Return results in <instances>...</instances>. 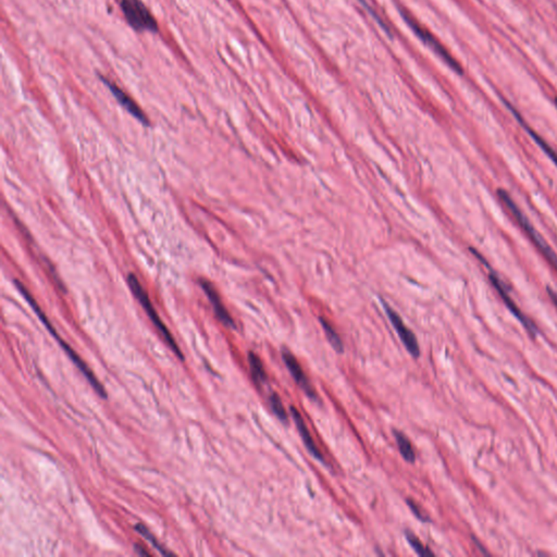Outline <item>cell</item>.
<instances>
[{"label": "cell", "mask_w": 557, "mask_h": 557, "mask_svg": "<svg viewBox=\"0 0 557 557\" xmlns=\"http://www.w3.org/2000/svg\"><path fill=\"white\" fill-rule=\"evenodd\" d=\"M118 3L132 28L138 32H157V21L142 0H118Z\"/></svg>", "instance_id": "4"}, {"label": "cell", "mask_w": 557, "mask_h": 557, "mask_svg": "<svg viewBox=\"0 0 557 557\" xmlns=\"http://www.w3.org/2000/svg\"><path fill=\"white\" fill-rule=\"evenodd\" d=\"M555 103H556L557 106V99H555Z\"/></svg>", "instance_id": "22"}, {"label": "cell", "mask_w": 557, "mask_h": 557, "mask_svg": "<svg viewBox=\"0 0 557 557\" xmlns=\"http://www.w3.org/2000/svg\"><path fill=\"white\" fill-rule=\"evenodd\" d=\"M406 502H407L410 510H412L414 515L416 516L418 519L422 520V522H428L429 518L427 517L424 514H422V510H420V507H418V505H417L414 501H412V500H406Z\"/></svg>", "instance_id": "19"}, {"label": "cell", "mask_w": 557, "mask_h": 557, "mask_svg": "<svg viewBox=\"0 0 557 557\" xmlns=\"http://www.w3.org/2000/svg\"><path fill=\"white\" fill-rule=\"evenodd\" d=\"M135 529L136 531L138 532V534H141L142 536H145V538L147 539L148 541H150V544H152V546H154V548H157V550L159 551V552L162 553V554L164 555L174 554V553L168 552V551L164 550V548H162V546H160L159 544H158V541L156 540V538H154V536H152V534H150V531H148L147 528L144 527L143 524H136Z\"/></svg>", "instance_id": "18"}, {"label": "cell", "mask_w": 557, "mask_h": 557, "mask_svg": "<svg viewBox=\"0 0 557 557\" xmlns=\"http://www.w3.org/2000/svg\"><path fill=\"white\" fill-rule=\"evenodd\" d=\"M282 359H283L284 364H286V367H288L291 375L294 378L296 383L300 386V389L306 393V395L308 396V398H313V400H318V396H317L314 386L309 382L308 378L305 375L304 370L300 367V363H298V359H296V356L290 353L288 349H283V351H282Z\"/></svg>", "instance_id": "8"}, {"label": "cell", "mask_w": 557, "mask_h": 557, "mask_svg": "<svg viewBox=\"0 0 557 557\" xmlns=\"http://www.w3.org/2000/svg\"><path fill=\"white\" fill-rule=\"evenodd\" d=\"M101 81L107 85L108 89H111V93H113V96L116 97L118 101H119L120 105L122 107L125 108V111L128 113H131L135 119H137L138 121L142 122L144 125H150V121H148V118L146 117L145 113L144 111H142L141 107L129 96V95L125 93V91H122L118 85H116L115 83L111 82V81L108 80L106 77H101Z\"/></svg>", "instance_id": "9"}, {"label": "cell", "mask_w": 557, "mask_h": 557, "mask_svg": "<svg viewBox=\"0 0 557 557\" xmlns=\"http://www.w3.org/2000/svg\"><path fill=\"white\" fill-rule=\"evenodd\" d=\"M135 550H136V552L138 553V554L150 555V553L145 552V551H143V548H141V546H135Z\"/></svg>", "instance_id": "21"}, {"label": "cell", "mask_w": 557, "mask_h": 557, "mask_svg": "<svg viewBox=\"0 0 557 557\" xmlns=\"http://www.w3.org/2000/svg\"><path fill=\"white\" fill-rule=\"evenodd\" d=\"M507 106L508 108H510V111H512V113H513L514 116H515L516 119H517L518 121L520 122V125H522V127L524 128V129L527 130L528 133H529L530 136H531V137L534 138V141H536V143H538V145L540 146L541 150H544V152H546V154H548V157H550L551 159H552V162H554V164H556L557 166V152H555L554 150H553L552 146H551L550 144L546 143V142L544 141V138L541 137V136L539 135V134H536V132H534V130H532L531 128H530L529 125H528L527 123H526V121H524V120L522 119V116H520L519 113H517V111H516L515 108H514L513 106L510 105V103H507Z\"/></svg>", "instance_id": "12"}, {"label": "cell", "mask_w": 557, "mask_h": 557, "mask_svg": "<svg viewBox=\"0 0 557 557\" xmlns=\"http://www.w3.org/2000/svg\"><path fill=\"white\" fill-rule=\"evenodd\" d=\"M249 364L251 368L252 378L257 386H262L267 382V375H266L265 368L262 365L259 357L253 351L249 353Z\"/></svg>", "instance_id": "13"}, {"label": "cell", "mask_w": 557, "mask_h": 557, "mask_svg": "<svg viewBox=\"0 0 557 557\" xmlns=\"http://www.w3.org/2000/svg\"><path fill=\"white\" fill-rule=\"evenodd\" d=\"M383 306L384 309H386V315L389 317L390 321H391L392 325H393L394 329H395L396 332H398V337L402 339V342L405 345L408 353H410L412 357H415V359L420 357V349L418 341H417L416 339V335L405 326V323H404L402 318L398 316V313L394 312L393 309H392L389 305H386V303H383Z\"/></svg>", "instance_id": "5"}, {"label": "cell", "mask_w": 557, "mask_h": 557, "mask_svg": "<svg viewBox=\"0 0 557 557\" xmlns=\"http://www.w3.org/2000/svg\"><path fill=\"white\" fill-rule=\"evenodd\" d=\"M394 437H395L396 442H398V450L400 454L403 456L408 463H412L416 461V455H415L414 449H412V443L408 440L407 437L400 431L394 430Z\"/></svg>", "instance_id": "14"}, {"label": "cell", "mask_w": 557, "mask_h": 557, "mask_svg": "<svg viewBox=\"0 0 557 557\" xmlns=\"http://www.w3.org/2000/svg\"><path fill=\"white\" fill-rule=\"evenodd\" d=\"M14 283H16V286H17V288H19V291L20 292H21L22 296H24V298H26V300H28V304L30 305V307L33 308L34 312H35L36 314H38V316L40 317V320L43 321V323H44L45 326H46V328H47L48 330H50V332L52 333V334L54 335L55 337H56L57 341H58L59 342V344H60L61 347H62V349H64V351H66L67 354H68V356L69 357H70L71 361H72L73 363L75 364V366H77V367L81 370V373H82L83 375H84V377L86 378L87 381L89 382V384H91V386H93V388H94L95 391H96L97 393H99V395H101V398H107V393H106L105 388H103V386H101V382H99V379H97V378L95 377L94 373H93V371H91V370L89 369V366H87L86 364H85L84 361H82V359H81L80 356L77 355V354L75 353V351H73V349H71V347H69V345L67 344L66 342H64V339H60V337H59V335L57 334L56 330H55L54 327L52 326V323L50 322V320H48L47 317H46V315H45L44 313H43L42 309H40V307L38 306V303H36V300H34L33 298H32V296H30V292H28V288H26V286H24L23 284L21 283V282L17 281V280L14 281Z\"/></svg>", "instance_id": "1"}, {"label": "cell", "mask_w": 557, "mask_h": 557, "mask_svg": "<svg viewBox=\"0 0 557 557\" xmlns=\"http://www.w3.org/2000/svg\"><path fill=\"white\" fill-rule=\"evenodd\" d=\"M128 283H129L130 288L133 292L134 296L137 298L138 302L141 303L142 306L145 309L146 314L148 315L150 320L154 323V326L156 327L158 332L160 333L162 339H164V342L178 355L179 359H184L183 354L181 353L180 349H179L178 344H176V339H174L170 331L164 326V323L162 322V319L158 316L157 312L152 306L150 296H148L146 291L144 290L141 282L138 281V278L133 274H130L129 276H128Z\"/></svg>", "instance_id": "3"}, {"label": "cell", "mask_w": 557, "mask_h": 557, "mask_svg": "<svg viewBox=\"0 0 557 557\" xmlns=\"http://www.w3.org/2000/svg\"><path fill=\"white\" fill-rule=\"evenodd\" d=\"M497 195H499L500 199L503 202V204L507 207L514 219L517 221L518 225L524 230V233L528 235L530 241L534 243V245L540 252L541 255L544 256L546 261L557 271V255L551 249V246L546 243L542 235L536 231V227L531 225L529 219L518 208L517 205L514 202V199L510 197V195L505 190L497 191Z\"/></svg>", "instance_id": "2"}, {"label": "cell", "mask_w": 557, "mask_h": 557, "mask_svg": "<svg viewBox=\"0 0 557 557\" xmlns=\"http://www.w3.org/2000/svg\"><path fill=\"white\" fill-rule=\"evenodd\" d=\"M405 536L406 539H407L408 544L412 546V548H414L417 554L420 555V556H433V555H434L430 550H428V548L420 542V539L417 538L412 532L406 531Z\"/></svg>", "instance_id": "17"}, {"label": "cell", "mask_w": 557, "mask_h": 557, "mask_svg": "<svg viewBox=\"0 0 557 557\" xmlns=\"http://www.w3.org/2000/svg\"><path fill=\"white\" fill-rule=\"evenodd\" d=\"M199 286H202L205 294H206L208 300H210L211 305H213V310H215V316L218 317L219 320H220L225 327L235 328V321H233V319L230 316L225 307L223 306L220 296H219L218 292L215 291V288H213V284H211L210 282L201 280V281H199Z\"/></svg>", "instance_id": "10"}, {"label": "cell", "mask_w": 557, "mask_h": 557, "mask_svg": "<svg viewBox=\"0 0 557 557\" xmlns=\"http://www.w3.org/2000/svg\"><path fill=\"white\" fill-rule=\"evenodd\" d=\"M548 296H550L551 300L552 302L554 303L555 306L557 308V293L554 292L552 288H548Z\"/></svg>", "instance_id": "20"}, {"label": "cell", "mask_w": 557, "mask_h": 557, "mask_svg": "<svg viewBox=\"0 0 557 557\" xmlns=\"http://www.w3.org/2000/svg\"><path fill=\"white\" fill-rule=\"evenodd\" d=\"M404 17H405L406 21L410 23V26H412V30L418 34V36H420L424 42H426L427 44L430 45L432 50H434L437 54L440 55L442 59H444L445 62H446L453 70L458 73H463V69L459 66L458 62L449 54V52L443 47L442 45H441L436 38H433L429 32H427L422 26L417 23V22L415 21L412 18H410L408 14L404 13Z\"/></svg>", "instance_id": "7"}, {"label": "cell", "mask_w": 557, "mask_h": 557, "mask_svg": "<svg viewBox=\"0 0 557 557\" xmlns=\"http://www.w3.org/2000/svg\"><path fill=\"white\" fill-rule=\"evenodd\" d=\"M270 400V405H271L272 412H274L276 417H278V420H281L282 422H286L288 424V414H286V410H284L283 404H282L281 398L276 392L270 395L269 398Z\"/></svg>", "instance_id": "16"}, {"label": "cell", "mask_w": 557, "mask_h": 557, "mask_svg": "<svg viewBox=\"0 0 557 557\" xmlns=\"http://www.w3.org/2000/svg\"><path fill=\"white\" fill-rule=\"evenodd\" d=\"M290 410L293 420L296 422V428H298V432H300V438H302L303 442H304L308 452L318 461H325L322 454H321L320 451L317 447L312 434L309 432L308 428H307L306 424H305L304 420H303L302 415L298 412V410L294 406H291Z\"/></svg>", "instance_id": "11"}, {"label": "cell", "mask_w": 557, "mask_h": 557, "mask_svg": "<svg viewBox=\"0 0 557 557\" xmlns=\"http://www.w3.org/2000/svg\"><path fill=\"white\" fill-rule=\"evenodd\" d=\"M321 326H322L325 333H326L327 339L329 343L332 345L334 351L337 353H343L344 351V345H343L342 339L337 334V331L333 329L328 320L326 319L320 318Z\"/></svg>", "instance_id": "15"}, {"label": "cell", "mask_w": 557, "mask_h": 557, "mask_svg": "<svg viewBox=\"0 0 557 557\" xmlns=\"http://www.w3.org/2000/svg\"><path fill=\"white\" fill-rule=\"evenodd\" d=\"M490 281H491L492 286L495 288V290L499 292L500 296H501L502 300H504L506 306L510 308V312L513 313L515 315L516 318L520 321V322L524 325V328L527 329L528 332L530 333L531 335H536V332H538V329H536V325L530 320L529 318L524 316V313L520 310L519 307L516 305V303L514 302L513 298H510V294H508L507 291H506L505 286L502 283L501 280H500L499 276L497 274H493L491 272L489 276Z\"/></svg>", "instance_id": "6"}]
</instances>
